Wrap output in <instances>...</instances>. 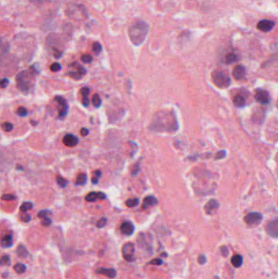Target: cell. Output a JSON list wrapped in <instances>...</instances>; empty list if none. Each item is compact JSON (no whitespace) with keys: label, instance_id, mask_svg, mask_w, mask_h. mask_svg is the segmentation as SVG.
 <instances>
[{"label":"cell","instance_id":"1","mask_svg":"<svg viewBox=\"0 0 278 279\" xmlns=\"http://www.w3.org/2000/svg\"><path fill=\"white\" fill-rule=\"evenodd\" d=\"M148 31L149 25H148V23H146L142 20L135 21L130 25L128 30V34L131 43L135 46L141 45L146 39Z\"/></svg>","mask_w":278,"mask_h":279},{"label":"cell","instance_id":"2","mask_svg":"<svg viewBox=\"0 0 278 279\" xmlns=\"http://www.w3.org/2000/svg\"><path fill=\"white\" fill-rule=\"evenodd\" d=\"M31 74L27 70L20 72L16 76L17 88L24 93H28L30 89Z\"/></svg>","mask_w":278,"mask_h":279},{"label":"cell","instance_id":"3","mask_svg":"<svg viewBox=\"0 0 278 279\" xmlns=\"http://www.w3.org/2000/svg\"><path fill=\"white\" fill-rule=\"evenodd\" d=\"M214 84L220 88H225L230 85L231 79L227 74L220 70H215L211 74Z\"/></svg>","mask_w":278,"mask_h":279},{"label":"cell","instance_id":"4","mask_svg":"<svg viewBox=\"0 0 278 279\" xmlns=\"http://www.w3.org/2000/svg\"><path fill=\"white\" fill-rule=\"evenodd\" d=\"M55 101H56L59 104V118L60 119H64L67 114H68V104L67 101L64 97L62 96H56L55 97Z\"/></svg>","mask_w":278,"mask_h":279},{"label":"cell","instance_id":"5","mask_svg":"<svg viewBox=\"0 0 278 279\" xmlns=\"http://www.w3.org/2000/svg\"><path fill=\"white\" fill-rule=\"evenodd\" d=\"M263 220V215L259 212H251L244 217V221L250 226H254L260 224Z\"/></svg>","mask_w":278,"mask_h":279},{"label":"cell","instance_id":"6","mask_svg":"<svg viewBox=\"0 0 278 279\" xmlns=\"http://www.w3.org/2000/svg\"><path fill=\"white\" fill-rule=\"evenodd\" d=\"M135 246L131 242L126 243L122 247V255L124 259L129 262H132L135 260Z\"/></svg>","mask_w":278,"mask_h":279},{"label":"cell","instance_id":"7","mask_svg":"<svg viewBox=\"0 0 278 279\" xmlns=\"http://www.w3.org/2000/svg\"><path fill=\"white\" fill-rule=\"evenodd\" d=\"M274 26H275V22L271 20H268V19L261 20L257 24V29L263 32H269L272 30Z\"/></svg>","mask_w":278,"mask_h":279},{"label":"cell","instance_id":"8","mask_svg":"<svg viewBox=\"0 0 278 279\" xmlns=\"http://www.w3.org/2000/svg\"><path fill=\"white\" fill-rule=\"evenodd\" d=\"M266 230H267V233L268 235L277 238L278 237V220H274L269 222L268 224H267V227H266Z\"/></svg>","mask_w":278,"mask_h":279},{"label":"cell","instance_id":"9","mask_svg":"<svg viewBox=\"0 0 278 279\" xmlns=\"http://www.w3.org/2000/svg\"><path fill=\"white\" fill-rule=\"evenodd\" d=\"M254 98L260 104H268L269 102H270V95H269L268 92L265 91V90H259V91H257Z\"/></svg>","mask_w":278,"mask_h":279},{"label":"cell","instance_id":"10","mask_svg":"<svg viewBox=\"0 0 278 279\" xmlns=\"http://www.w3.org/2000/svg\"><path fill=\"white\" fill-rule=\"evenodd\" d=\"M220 206V203L215 199H210L208 203L205 205V212L208 215H211L214 212H216L217 209Z\"/></svg>","mask_w":278,"mask_h":279},{"label":"cell","instance_id":"11","mask_svg":"<svg viewBox=\"0 0 278 279\" xmlns=\"http://www.w3.org/2000/svg\"><path fill=\"white\" fill-rule=\"evenodd\" d=\"M120 230L124 235L131 236V235H132L134 231H135V226L130 221H125L121 225Z\"/></svg>","mask_w":278,"mask_h":279},{"label":"cell","instance_id":"12","mask_svg":"<svg viewBox=\"0 0 278 279\" xmlns=\"http://www.w3.org/2000/svg\"><path fill=\"white\" fill-rule=\"evenodd\" d=\"M78 138L73 134H67L63 138V143L68 147H74L78 144Z\"/></svg>","mask_w":278,"mask_h":279},{"label":"cell","instance_id":"13","mask_svg":"<svg viewBox=\"0 0 278 279\" xmlns=\"http://www.w3.org/2000/svg\"><path fill=\"white\" fill-rule=\"evenodd\" d=\"M232 75L234 77L235 79L237 80H241L246 75V68L243 65H237L235 66L233 70H232Z\"/></svg>","mask_w":278,"mask_h":279},{"label":"cell","instance_id":"14","mask_svg":"<svg viewBox=\"0 0 278 279\" xmlns=\"http://www.w3.org/2000/svg\"><path fill=\"white\" fill-rule=\"evenodd\" d=\"M96 273L108 277V278H114L117 275L116 270L114 269H108V268H100L96 270Z\"/></svg>","mask_w":278,"mask_h":279},{"label":"cell","instance_id":"15","mask_svg":"<svg viewBox=\"0 0 278 279\" xmlns=\"http://www.w3.org/2000/svg\"><path fill=\"white\" fill-rule=\"evenodd\" d=\"M157 204H158V199L155 197L150 195V196H147L145 198V199L143 201L142 207L143 209H146L153 206L157 205Z\"/></svg>","mask_w":278,"mask_h":279},{"label":"cell","instance_id":"16","mask_svg":"<svg viewBox=\"0 0 278 279\" xmlns=\"http://www.w3.org/2000/svg\"><path fill=\"white\" fill-rule=\"evenodd\" d=\"M13 245V238L11 234H7L1 239V246L3 248H9Z\"/></svg>","mask_w":278,"mask_h":279},{"label":"cell","instance_id":"17","mask_svg":"<svg viewBox=\"0 0 278 279\" xmlns=\"http://www.w3.org/2000/svg\"><path fill=\"white\" fill-rule=\"evenodd\" d=\"M10 45L6 40L0 37V57L4 56L9 51Z\"/></svg>","mask_w":278,"mask_h":279},{"label":"cell","instance_id":"18","mask_svg":"<svg viewBox=\"0 0 278 279\" xmlns=\"http://www.w3.org/2000/svg\"><path fill=\"white\" fill-rule=\"evenodd\" d=\"M231 263L235 268H240L243 264V257L241 255H235L231 259Z\"/></svg>","mask_w":278,"mask_h":279},{"label":"cell","instance_id":"19","mask_svg":"<svg viewBox=\"0 0 278 279\" xmlns=\"http://www.w3.org/2000/svg\"><path fill=\"white\" fill-rule=\"evenodd\" d=\"M233 104L236 107L242 108L244 107L245 104H246V101H245L244 97H242L241 95H237L233 99Z\"/></svg>","mask_w":278,"mask_h":279},{"label":"cell","instance_id":"20","mask_svg":"<svg viewBox=\"0 0 278 279\" xmlns=\"http://www.w3.org/2000/svg\"><path fill=\"white\" fill-rule=\"evenodd\" d=\"M16 253H17V255H18L19 257H21V258H25L27 257V255H28L29 252L28 250L26 249L25 246H24L23 245H20L16 249Z\"/></svg>","mask_w":278,"mask_h":279},{"label":"cell","instance_id":"21","mask_svg":"<svg viewBox=\"0 0 278 279\" xmlns=\"http://www.w3.org/2000/svg\"><path fill=\"white\" fill-rule=\"evenodd\" d=\"M87 175H86L85 173H81V174H79V175H77V180H76V182H75V184H76V185H83V184H85L87 183Z\"/></svg>","mask_w":278,"mask_h":279},{"label":"cell","instance_id":"22","mask_svg":"<svg viewBox=\"0 0 278 279\" xmlns=\"http://www.w3.org/2000/svg\"><path fill=\"white\" fill-rule=\"evenodd\" d=\"M238 60V56L234 53H229L225 56V62L227 64H232Z\"/></svg>","mask_w":278,"mask_h":279},{"label":"cell","instance_id":"23","mask_svg":"<svg viewBox=\"0 0 278 279\" xmlns=\"http://www.w3.org/2000/svg\"><path fill=\"white\" fill-rule=\"evenodd\" d=\"M14 270L19 274H21V273H24L25 272L26 266L24 264H22V263H18V264H16L14 266Z\"/></svg>","mask_w":278,"mask_h":279},{"label":"cell","instance_id":"24","mask_svg":"<svg viewBox=\"0 0 278 279\" xmlns=\"http://www.w3.org/2000/svg\"><path fill=\"white\" fill-rule=\"evenodd\" d=\"M33 208V203H30V202H25L21 206V207H20V211L23 213H25V212H28L29 210H31V209Z\"/></svg>","mask_w":278,"mask_h":279},{"label":"cell","instance_id":"25","mask_svg":"<svg viewBox=\"0 0 278 279\" xmlns=\"http://www.w3.org/2000/svg\"><path fill=\"white\" fill-rule=\"evenodd\" d=\"M139 200L138 198H130V199H128L126 201V205L128 206V207H135L137 205H139Z\"/></svg>","mask_w":278,"mask_h":279},{"label":"cell","instance_id":"26","mask_svg":"<svg viewBox=\"0 0 278 279\" xmlns=\"http://www.w3.org/2000/svg\"><path fill=\"white\" fill-rule=\"evenodd\" d=\"M85 199L87 202H90V203H92V202H95L96 200L98 199V198H97V193L96 192H91V193H87V196L85 198Z\"/></svg>","mask_w":278,"mask_h":279},{"label":"cell","instance_id":"27","mask_svg":"<svg viewBox=\"0 0 278 279\" xmlns=\"http://www.w3.org/2000/svg\"><path fill=\"white\" fill-rule=\"evenodd\" d=\"M92 104L96 108H99L101 105V99L100 97V95L98 94H95L92 96Z\"/></svg>","mask_w":278,"mask_h":279},{"label":"cell","instance_id":"28","mask_svg":"<svg viewBox=\"0 0 278 279\" xmlns=\"http://www.w3.org/2000/svg\"><path fill=\"white\" fill-rule=\"evenodd\" d=\"M56 181H57V184H59V186L61 188H65L68 184V181L65 180V178H63L60 175H57L56 176Z\"/></svg>","mask_w":278,"mask_h":279},{"label":"cell","instance_id":"29","mask_svg":"<svg viewBox=\"0 0 278 279\" xmlns=\"http://www.w3.org/2000/svg\"><path fill=\"white\" fill-rule=\"evenodd\" d=\"M1 127H2V129H3L4 132H9L13 131V123H9V122H5V123H2Z\"/></svg>","mask_w":278,"mask_h":279},{"label":"cell","instance_id":"30","mask_svg":"<svg viewBox=\"0 0 278 279\" xmlns=\"http://www.w3.org/2000/svg\"><path fill=\"white\" fill-rule=\"evenodd\" d=\"M92 50L93 52H95L96 54H100L101 51H102V46H101V44L98 42H96V43H93L92 45Z\"/></svg>","mask_w":278,"mask_h":279},{"label":"cell","instance_id":"31","mask_svg":"<svg viewBox=\"0 0 278 279\" xmlns=\"http://www.w3.org/2000/svg\"><path fill=\"white\" fill-rule=\"evenodd\" d=\"M69 75L75 80H79V79H81L83 77V75H81V74H79L77 70L69 71Z\"/></svg>","mask_w":278,"mask_h":279},{"label":"cell","instance_id":"32","mask_svg":"<svg viewBox=\"0 0 278 279\" xmlns=\"http://www.w3.org/2000/svg\"><path fill=\"white\" fill-rule=\"evenodd\" d=\"M16 114H18L19 116L21 117H25L28 115V110H27V109L25 107H19L17 109V110H16Z\"/></svg>","mask_w":278,"mask_h":279},{"label":"cell","instance_id":"33","mask_svg":"<svg viewBox=\"0 0 278 279\" xmlns=\"http://www.w3.org/2000/svg\"><path fill=\"white\" fill-rule=\"evenodd\" d=\"M51 214H52V212L48 211V210H42V211H40L38 213V217L44 219V218L47 217V215H51Z\"/></svg>","mask_w":278,"mask_h":279},{"label":"cell","instance_id":"34","mask_svg":"<svg viewBox=\"0 0 278 279\" xmlns=\"http://www.w3.org/2000/svg\"><path fill=\"white\" fill-rule=\"evenodd\" d=\"M10 257L8 255H3V257L0 259V265H7L10 264Z\"/></svg>","mask_w":278,"mask_h":279},{"label":"cell","instance_id":"35","mask_svg":"<svg viewBox=\"0 0 278 279\" xmlns=\"http://www.w3.org/2000/svg\"><path fill=\"white\" fill-rule=\"evenodd\" d=\"M107 223V219L105 217L101 218V219H100L99 221H97V223H96V226L97 228H99V229H102L105 226V224Z\"/></svg>","mask_w":278,"mask_h":279},{"label":"cell","instance_id":"36","mask_svg":"<svg viewBox=\"0 0 278 279\" xmlns=\"http://www.w3.org/2000/svg\"><path fill=\"white\" fill-rule=\"evenodd\" d=\"M50 69H51V70L52 71V72H58L59 70H60L61 65L59 63H57V62H56V63H53V64H51Z\"/></svg>","mask_w":278,"mask_h":279},{"label":"cell","instance_id":"37","mask_svg":"<svg viewBox=\"0 0 278 279\" xmlns=\"http://www.w3.org/2000/svg\"><path fill=\"white\" fill-rule=\"evenodd\" d=\"M80 94L83 95V97H88L90 94V89L87 87H84L80 89Z\"/></svg>","mask_w":278,"mask_h":279},{"label":"cell","instance_id":"38","mask_svg":"<svg viewBox=\"0 0 278 279\" xmlns=\"http://www.w3.org/2000/svg\"><path fill=\"white\" fill-rule=\"evenodd\" d=\"M81 60L84 62V63H91V62L92 61V56L91 55H88V54H86V55L82 56V57H81Z\"/></svg>","mask_w":278,"mask_h":279},{"label":"cell","instance_id":"39","mask_svg":"<svg viewBox=\"0 0 278 279\" xmlns=\"http://www.w3.org/2000/svg\"><path fill=\"white\" fill-rule=\"evenodd\" d=\"M15 198V195H13V194H11V193H8V194H4L2 196V199L4 200V201H13Z\"/></svg>","mask_w":278,"mask_h":279},{"label":"cell","instance_id":"40","mask_svg":"<svg viewBox=\"0 0 278 279\" xmlns=\"http://www.w3.org/2000/svg\"><path fill=\"white\" fill-rule=\"evenodd\" d=\"M148 264H153V265H161L162 264V260L161 259H159V258H156V259H153V260H152Z\"/></svg>","mask_w":278,"mask_h":279},{"label":"cell","instance_id":"41","mask_svg":"<svg viewBox=\"0 0 278 279\" xmlns=\"http://www.w3.org/2000/svg\"><path fill=\"white\" fill-rule=\"evenodd\" d=\"M8 83H9V80L7 79V78H1L0 79V87L1 88H5L8 85Z\"/></svg>","mask_w":278,"mask_h":279},{"label":"cell","instance_id":"42","mask_svg":"<svg viewBox=\"0 0 278 279\" xmlns=\"http://www.w3.org/2000/svg\"><path fill=\"white\" fill-rule=\"evenodd\" d=\"M51 224H52V220H51L50 218H44V220L42 221V225H43V226L47 227V226H50Z\"/></svg>","mask_w":278,"mask_h":279},{"label":"cell","instance_id":"43","mask_svg":"<svg viewBox=\"0 0 278 279\" xmlns=\"http://www.w3.org/2000/svg\"><path fill=\"white\" fill-rule=\"evenodd\" d=\"M226 156V151L225 150H221L220 152H218L215 155V159H222L224 157Z\"/></svg>","mask_w":278,"mask_h":279},{"label":"cell","instance_id":"44","mask_svg":"<svg viewBox=\"0 0 278 279\" xmlns=\"http://www.w3.org/2000/svg\"><path fill=\"white\" fill-rule=\"evenodd\" d=\"M21 220L23 222H25V223H28L29 221H31V216L28 214H23V215H21Z\"/></svg>","mask_w":278,"mask_h":279},{"label":"cell","instance_id":"45","mask_svg":"<svg viewBox=\"0 0 278 279\" xmlns=\"http://www.w3.org/2000/svg\"><path fill=\"white\" fill-rule=\"evenodd\" d=\"M198 263L200 264H205L206 263V257L204 255H200L199 256H198Z\"/></svg>","mask_w":278,"mask_h":279},{"label":"cell","instance_id":"46","mask_svg":"<svg viewBox=\"0 0 278 279\" xmlns=\"http://www.w3.org/2000/svg\"><path fill=\"white\" fill-rule=\"evenodd\" d=\"M220 252H221V253H222V255L224 257L229 255V249H228L227 246H221L220 247Z\"/></svg>","mask_w":278,"mask_h":279},{"label":"cell","instance_id":"47","mask_svg":"<svg viewBox=\"0 0 278 279\" xmlns=\"http://www.w3.org/2000/svg\"><path fill=\"white\" fill-rule=\"evenodd\" d=\"M82 103L83 104V106L88 107V105H89V99H88V97H83Z\"/></svg>","mask_w":278,"mask_h":279},{"label":"cell","instance_id":"48","mask_svg":"<svg viewBox=\"0 0 278 279\" xmlns=\"http://www.w3.org/2000/svg\"><path fill=\"white\" fill-rule=\"evenodd\" d=\"M81 135H83V136H86V135H88V133H89V130L87 128H82L80 131Z\"/></svg>","mask_w":278,"mask_h":279},{"label":"cell","instance_id":"49","mask_svg":"<svg viewBox=\"0 0 278 279\" xmlns=\"http://www.w3.org/2000/svg\"><path fill=\"white\" fill-rule=\"evenodd\" d=\"M97 198L101 200L105 199L106 198V195L104 193H102V192H97Z\"/></svg>","mask_w":278,"mask_h":279},{"label":"cell","instance_id":"50","mask_svg":"<svg viewBox=\"0 0 278 279\" xmlns=\"http://www.w3.org/2000/svg\"><path fill=\"white\" fill-rule=\"evenodd\" d=\"M93 174H94V175H95V177H97V178H100L101 175H102V173H101V172L99 171V170L95 171V172H93Z\"/></svg>","mask_w":278,"mask_h":279},{"label":"cell","instance_id":"51","mask_svg":"<svg viewBox=\"0 0 278 279\" xmlns=\"http://www.w3.org/2000/svg\"><path fill=\"white\" fill-rule=\"evenodd\" d=\"M98 181H99V178L95 177V176L91 178V182H92V184H98Z\"/></svg>","mask_w":278,"mask_h":279},{"label":"cell","instance_id":"52","mask_svg":"<svg viewBox=\"0 0 278 279\" xmlns=\"http://www.w3.org/2000/svg\"><path fill=\"white\" fill-rule=\"evenodd\" d=\"M30 123H31V124H32V125H34V126H35V125H37L38 124V122H34L33 120H31Z\"/></svg>","mask_w":278,"mask_h":279},{"label":"cell","instance_id":"53","mask_svg":"<svg viewBox=\"0 0 278 279\" xmlns=\"http://www.w3.org/2000/svg\"><path fill=\"white\" fill-rule=\"evenodd\" d=\"M17 168H18V169H21V170H23V167H20V165H18V167H17Z\"/></svg>","mask_w":278,"mask_h":279}]
</instances>
